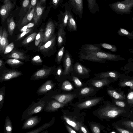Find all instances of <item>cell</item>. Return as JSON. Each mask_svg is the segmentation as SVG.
<instances>
[{
    "label": "cell",
    "instance_id": "obj_1",
    "mask_svg": "<svg viewBox=\"0 0 133 133\" xmlns=\"http://www.w3.org/2000/svg\"><path fill=\"white\" fill-rule=\"evenodd\" d=\"M130 113V111L113 103L107 104L99 111L100 116L102 118L108 119H115L120 116L127 118Z\"/></svg>",
    "mask_w": 133,
    "mask_h": 133
},
{
    "label": "cell",
    "instance_id": "obj_2",
    "mask_svg": "<svg viewBox=\"0 0 133 133\" xmlns=\"http://www.w3.org/2000/svg\"><path fill=\"white\" fill-rule=\"evenodd\" d=\"M80 60H84L99 63H105L107 60L116 61L119 59L118 56L103 51L88 52L78 53Z\"/></svg>",
    "mask_w": 133,
    "mask_h": 133
},
{
    "label": "cell",
    "instance_id": "obj_3",
    "mask_svg": "<svg viewBox=\"0 0 133 133\" xmlns=\"http://www.w3.org/2000/svg\"><path fill=\"white\" fill-rule=\"evenodd\" d=\"M109 6L116 13L122 15L128 14L132 12L133 0H124L109 4Z\"/></svg>",
    "mask_w": 133,
    "mask_h": 133
},
{
    "label": "cell",
    "instance_id": "obj_4",
    "mask_svg": "<svg viewBox=\"0 0 133 133\" xmlns=\"http://www.w3.org/2000/svg\"><path fill=\"white\" fill-rule=\"evenodd\" d=\"M45 102L40 100L37 102L32 101L31 104L23 112L21 121L25 120L32 115L40 112L44 108Z\"/></svg>",
    "mask_w": 133,
    "mask_h": 133
},
{
    "label": "cell",
    "instance_id": "obj_5",
    "mask_svg": "<svg viewBox=\"0 0 133 133\" xmlns=\"http://www.w3.org/2000/svg\"><path fill=\"white\" fill-rule=\"evenodd\" d=\"M62 61L64 68V74L65 76L70 75L74 70V61L69 51L66 50Z\"/></svg>",
    "mask_w": 133,
    "mask_h": 133
},
{
    "label": "cell",
    "instance_id": "obj_6",
    "mask_svg": "<svg viewBox=\"0 0 133 133\" xmlns=\"http://www.w3.org/2000/svg\"><path fill=\"white\" fill-rule=\"evenodd\" d=\"M68 3L73 12L81 19L83 14V0H68Z\"/></svg>",
    "mask_w": 133,
    "mask_h": 133
},
{
    "label": "cell",
    "instance_id": "obj_7",
    "mask_svg": "<svg viewBox=\"0 0 133 133\" xmlns=\"http://www.w3.org/2000/svg\"><path fill=\"white\" fill-rule=\"evenodd\" d=\"M55 26V24L53 21H50L48 22L44 30L40 45L46 43L54 35Z\"/></svg>",
    "mask_w": 133,
    "mask_h": 133
},
{
    "label": "cell",
    "instance_id": "obj_8",
    "mask_svg": "<svg viewBox=\"0 0 133 133\" xmlns=\"http://www.w3.org/2000/svg\"><path fill=\"white\" fill-rule=\"evenodd\" d=\"M55 66L52 68H43L38 70L31 76V80L35 81L46 78L54 70Z\"/></svg>",
    "mask_w": 133,
    "mask_h": 133
},
{
    "label": "cell",
    "instance_id": "obj_9",
    "mask_svg": "<svg viewBox=\"0 0 133 133\" xmlns=\"http://www.w3.org/2000/svg\"><path fill=\"white\" fill-rule=\"evenodd\" d=\"M22 75L20 71L15 70H7L4 71L1 75L0 83L10 80Z\"/></svg>",
    "mask_w": 133,
    "mask_h": 133
},
{
    "label": "cell",
    "instance_id": "obj_10",
    "mask_svg": "<svg viewBox=\"0 0 133 133\" xmlns=\"http://www.w3.org/2000/svg\"><path fill=\"white\" fill-rule=\"evenodd\" d=\"M107 92L112 98L119 100H126V95L121 89L112 87L108 89Z\"/></svg>",
    "mask_w": 133,
    "mask_h": 133
},
{
    "label": "cell",
    "instance_id": "obj_11",
    "mask_svg": "<svg viewBox=\"0 0 133 133\" xmlns=\"http://www.w3.org/2000/svg\"><path fill=\"white\" fill-rule=\"evenodd\" d=\"M63 6L64 7V12H63L62 11H60V14L59 15V19L60 22V24L63 25L64 29L65 30L67 26L69 11L71 8L67 2L63 5Z\"/></svg>",
    "mask_w": 133,
    "mask_h": 133
},
{
    "label": "cell",
    "instance_id": "obj_12",
    "mask_svg": "<svg viewBox=\"0 0 133 133\" xmlns=\"http://www.w3.org/2000/svg\"><path fill=\"white\" fill-rule=\"evenodd\" d=\"M41 118L37 116H32L25 120L22 128V130L30 129L37 125L40 122Z\"/></svg>",
    "mask_w": 133,
    "mask_h": 133
},
{
    "label": "cell",
    "instance_id": "obj_13",
    "mask_svg": "<svg viewBox=\"0 0 133 133\" xmlns=\"http://www.w3.org/2000/svg\"><path fill=\"white\" fill-rule=\"evenodd\" d=\"M58 30L57 35V42L58 46L59 49L62 45H65L66 42V32L61 24L58 25Z\"/></svg>",
    "mask_w": 133,
    "mask_h": 133
},
{
    "label": "cell",
    "instance_id": "obj_14",
    "mask_svg": "<svg viewBox=\"0 0 133 133\" xmlns=\"http://www.w3.org/2000/svg\"><path fill=\"white\" fill-rule=\"evenodd\" d=\"M14 5L9 0L4 3L2 6L0 10V13L2 22H4L8 17Z\"/></svg>",
    "mask_w": 133,
    "mask_h": 133
},
{
    "label": "cell",
    "instance_id": "obj_15",
    "mask_svg": "<svg viewBox=\"0 0 133 133\" xmlns=\"http://www.w3.org/2000/svg\"><path fill=\"white\" fill-rule=\"evenodd\" d=\"M90 71V69L79 62L75 63L74 65V70L72 72L79 76L88 75Z\"/></svg>",
    "mask_w": 133,
    "mask_h": 133
},
{
    "label": "cell",
    "instance_id": "obj_16",
    "mask_svg": "<svg viewBox=\"0 0 133 133\" xmlns=\"http://www.w3.org/2000/svg\"><path fill=\"white\" fill-rule=\"evenodd\" d=\"M56 35L55 34L46 43L40 45L39 49L42 52H45L50 50H53L55 47Z\"/></svg>",
    "mask_w": 133,
    "mask_h": 133
},
{
    "label": "cell",
    "instance_id": "obj_17",
    "mask_svg": "<svg viewBox=\"0 0 133 133\" xmlns=\"http://www.w3.org/2000/svg\"><path fill=\"white\" fill-rule=\"evenodd\" d=\"M95 75L97 77L99 78H111L115 81H117L121 76L120 74L116 71L103 72Z\"/></svg>",
    "mask_w": 133,
    "mask_h": 133
},
{
    "label": "cell",
    "instance_id": "obj_18",
    "mask_svg": "<svg viewBox=\"0 0 133 133\" xmlns=\"http://www.w3.org/2000/svg\"><path fill=\"white\" fill-rule=\"evenodd\" d=\"M54 85L52 81L50 80H47L38 88L37 93L40 95L44 94L52 89Z\"/></svg>",
    "mask_w": 133,
    "mask_h": 133
},
{
    "label": "cell",
    "instance_id": "obj_19",
    "mask_svg": "<svg viewBox=\"0 0 133 133\" xmlns=\"http://www.w3.org/2000/svg\"><path fill=\"white\" fill-rule=\"evenodd\" d=\"M64 104L57 101L52 100L47 103L44 110L48 112H54L63 107Z\"/></svg>",
    "mask_w": 133,
    "mask_h": 133
},
{
    "label": "cell",
    "instance_id": "obj_20",
    "mask_svg": "<svg viewBox=\"0 0 133 133\" xmlns=\"http://www.w3.org/2000/svg\"><path fill=\"white\" fill-rule=\"evenodd\" d=\"M122 117L121 119L116 122L118 126L133 131V120Z\"/></svg>",
    "mask_w": 133,
    "mask_h": 133
},
{
    "label": "cell",
    "instance_id": "obj_21",
    "mask_svg": "<svg viewBox=\"0 0 133 133\" xmlns=\"http://www.w3.org/2000/svg\"><path fill=\"white\" fill-rule=\"evenodd\" d=\"M72 9L69 11L68 19L67 24V30L69 32L75 31L77 30V25L74 16L71 12Z\"/></svg>",
    "mask_w": 133,
    "mask_h": 133
},
{
    "label": "cell",
    "instance_id": "obj_22",
    "mask_svg": "<svg viewBox=\"0 0 133 133\" xmlns=\"http://www.w3.org/2000/svg\"><path fill=\"white\" fill-rule=\"evenodd\" d=\"M81 52H88L102 51L100 47L95 44H85L83 45L80 49Z\"/></svg>",
    "mask_w": 133,
    "mask_h": 133
},
{
    "label": "cell",
    "instance_id": "obj_23",
    "mask_svg": "<svg viewBox=\"0 0 133 133\" xmlns=\"http://www.w3.org/2000/svg\"><path fill=\"white\" fill-rule=\"evenodd\" d=\"M74 96V95L70 94H62L53 96L52 98L59 102L65 104L71 100Z\"/></svg>",
    "mask_w": 133,
    "mask_h": 133
},
{
    "label": "cell",
    "instance_id": "obj_24",
    "mask_svg": "<svg viewBox=\"0 0 133 133\" xmlns=\"http://www.w3.org/2000/svg\"><path fill=\"white\" fill-rule=\"evenodd\" d=\"M41 4L40 2H38L35 7L33 18L35 24L37 23L39 21L44 9V7L41 6Z\"/></svg>",
    "mask_w": 133,
    "mask_h": 133
},
{
    "label": "cell",
    "instance_id": "obj_25",
    "mask_svg": "<svg viewBox=\"0 0 133 133\" xmlns=\"http://www.w3.org/2000/svg\"><path fill=\"white\" fill-rule=\"evenodd\" d=\"M101 100L100 98L90 99L79 104L78 105L77 107L80 108H87L95 105L99 103Z\"/></svg>",
    "mask_w": 133,
    "mask_h": 133
},
{
    "label": "cell",
    "instance_id": "obj_26",
    "mask_svg": "<svg viewBox=\"0 0 133 133\" xmlns=\"http://www.w3.org/2000/svg\"><path fill=\"white\" fill-rule=\"evenodd\" d=\"M108 78H102V79L99 80H92V84L96 87L100 88L109 84L113 81H115L113 79L110 80Z\"/></svg>",
    "mask_w": 133,
    "mask_h": 133
},
{
    "label": "cell",
    "instance_id": "obj_27",
    "mask_svg": "<svg viewBox=\"0 0 133 133\" xmlns=\"http://www.w3.org/2000/svg\"><path fill=\"white\" fill-rule=\"evenodd\" d=\"M54 117L49 122L45 123L43 125L33 130L26 132V133H38L50 127L54 123Z\"/></svg>",
    "mask_w": 133,
    "mask_h": 133
},
{
    "label": "cell",
    "instance_id": "obj_28",
    "mask_svg": "<svg viewBox=\"0 0 133 133\" xmlns=\"http://www.w3.org/2000/svg\"><path fill=\"white\" fill-rule=\"evenodd\" d=\"M35 7L32 8L30 11L28 12L21 21L20 24L21 26H24L30 21L33 18Z\"/></svg>",
    "mask_w": 133,
    "mask_h": 133
},
{
    "label": "cell",
    "instance_id": "obj_29",
    "mask_svg": "<svg viewBox=\"0 0 133 133\" xmlns=\"http://www.w3.org/2000/svg\"><path fill=\"white\" fill-rule=\"evenodd\" d=\"M8 34L5 28L3 30L2 37L1 40V43L0 44V51L1 53L4 52L5 49L9 44L8 39Z\"/></svg>",
    "mask_w": 133,
    "mask_h": 133
},
{
    "label": "cell",
    "instance_id": "obj_30",
    "mask_svg": "<svg viewBox=\"0 0 133 133\" xmlns=\"http://www.w3.org/2000/svg\"><path fill=\"white\" fill-rule=\"evenodd\" d=\"M88 8L90 12L94 14L99 10V6L97 3L96 0H87Z\"/></svg>",
    "mask_w": 133,
    "mask_h": 133
},
{
    "label": "cell",
    "instance_id": "obj_31",
    "mask_svg": "<svg viewBox=\"0 0 133 133\" xmlns=\"http://www.w3.org/2000/svg\"><path fill=\"white\" fill-rule=\"evenodd\" d=\"M112 100V103L115 105L124 108L130 112L131 109L128 105L126 100L117 99L113 98Z\"/></svg>",
    "mask_w": 133,
    "mask_h": 133
},
{
    "label": "cell",
    "instance_id": "obj_32",
    "mask_svg": "<svg viewBox=\"0 0 133 133\" xmlns=\"http://www.w3.org/2000/svg\"><path fill=\"white\" fill-rule=\"evenodd\" d=\"M7 23L9 34L10 36H11L13 34L16 26L13 17L8 18L7 19Z\"/></svg>",
    "mask_w": 133,
    "mask_h": 133
},
{
    "label": "cell",
    "instance_id": "obj_33",
    "mask_svg": "<svg viewBox=\"0 0 133 133\" xmlns=\"http://www.w3.org/2000/svg\"><path fill=\"white\" fill-rule=\"evenodd\" d=\"M8 57L14 59H25L26 58L24 54L20 52L16 51H13L9 55Z\"/></svg>",
    "mask_w": 133,
    "mask_h": 133
},
{
    "label": "cell",
    "instance_id": "obj_34",
    "mask_svg": "<svg viewBox=\"0 0 133 133\" xmlns=\"http://www.w3.org/2000/svg\"><path fill=\"white\" fill-rule=\"evenodd\" d=\"M12 126L11 121L9 116H7L5 119L4 126L5 133H11L12 130Z\"/></svg>",
    "mask_w": 133,
    "mask_h": 133
},
{
    "label": "cell",
    "instance_id": "obj_35",
    "mask_svg": "<svg viewBox=\"0 0 133 133\" xmlns=\"http://www.w3.org/2000/svg\"><path fill=\"white\" fill-rule=\"evenodd\" d=\"M118 85L121 87L128 86L130 89H133V79H124L120 81L118 83Z\"/></svg>",
    "mask_w": 133,
    "mask_h": 133
},
{
    "label": "cell",
    "instance_id": "obj_36",
    "mask_svg": "<svg viewBox=\"0 0 133 133\" xmlns=\"http://www.w3.org/2000/svg\"><path fill=\"white\" fill-rule=\"evenodd\" d=\"M65 46L64 45H62L58 50L56 59V62L58 64H60L62 61L63 58L64 54Z\"/></svg>",
    "mask_w": 133,
    "mask_h": 133
},
{
    "label": "cell",
    "instance_id": "obj_37",
    "mask_svg": "<svg viewBox=\"0 0 133 133\" xmlns=\"http://www.w3.org/2000/svg\"><path fill=\"white\" fill-rule=\"evenodd\" d=\"M126 100L128 104L131 109L133 108V89H130L126 95Z\"/></svg>",
    "mask_w": 133,
    "mask_h": 133
},
{
    "label": "cell",
    "instance_id": "obj_38",
    "mask_svg": "<svg viewBox=\"0 0 133 133\" xmlns=\"http://www.w3.org/2000/svg\"><path fill=\"white\" fill-rule=\"evenodd\" d=\"M64 119L68 124L72 127L75 130L78 131L79 130L78 123H76L73 119L66 117L64 116Z\"/></svg>",
    "mask_w": 133,
    "mask_h": 133
},
{
    "label": "cell",
    "instance_id": "obj_39",
    "mask_svg": "<svg viewBox=\"0 0 133 133\" xmlns=\"http://www.w3.org/2000/svg\"><path fill=\"white\" fill-rule=\"evenodd\" d=\"M112 125L117 132L120 133H133V131L118 126L115 122L113 123Z\"/></svg>",
    "mask_w": 133,
    "mask_h": 133
},
{
    "label": "cell",
    "instance_id": "obj_40",
    "mask_svg": "<svg viewBox=\"0 0 133 133\" xmlns=\"http://www.w3.org/2000/svg\"><path fill=\"white\" fill-rule=\"evenodd\" d=\"M99 47L110 50L112 51L115 52L117 51L116 47L114 45L109 44L107 43H103L99 44H95Z\"/></svg>",
    "mask_w": 133,
    "mask_h": 133
},
{
    "label": "cell",
    "instance_id": "obj_41",
    "mask_svg": "<svg viewBox=\"0 0 133 133\" xmlns=\"http://www.w3.org/2000/svg\"><path fill=\"white\" fill-rule=\"evenodd\" d=\"M44 30L43 29H41L38 33L37 34L35 37V45L36 46H38L41 43Z\"/></svg>",
    "mask_w": 133,
    "mask_h": 133
},
{
    "label": "cell",
    "instance_id": "obj_42",
    "mask_svg": "<svg viewBox=\"0 0 133 133\" xmlns=\"http://www.w3.org/2000/svg\"><path fill=\"white\" fill-rule=\"evenodd\" d=\"M5 88V84L0 89V110L2 108L4 104Z\"/></svg>",
    "mask_w": 133,
    "mask_h": 133
},
{
    "label": "cell",
    "instance_id": "obj_43",
    "mask_svg": "<svg viewBox=\"0 0 133 133\" xmlns=\"http://www.w3.org/2000/svg\"><path fill=\"white\" fill-rule=\"evenodd\" d=\"M118 33L121 36L127 37L128 38L133 37V34L125 29L120 28L118 30Z\"/></svg>",
    "mask_w": 133,
    "mask_h": 133
},
{
    "label": "cell",
    "instance_id": "obj_44",
    "mask_svg": "<svg viewBox=\"0 0 133 133\" xmlns=\"http://www.w3.org/2000/svg\"><path fill=\"white\" fill-rule=\"evenodd\" d=\"M36 32H34L26 37L22 41V44L26 45L34 40L37 35Z\"/></svg>",
    "mask_w": 133,
    "mask_h": 133
},
{
    "label": "cell",
    "instance_id": "obj_45",
    "mask_svg": "<svg viewBox=\"0 0 133 133\" xmlns=\"http://www.w3.org/2000/svg\"><path fill=\"white\" fill-rule=\"evenodd\" d=\"M6 62L8 64L13 66L23 64L24 63L18 59L14 58L8 59L6 61Z\"/></svg>",
    "mask_w": 133,
    "mask_h": 133
},
{
    "label": "cell",
    "instance_id": "obj_46",
    "mask_svg": "<svg viewBox=\"0 0 133 133\" xmlns=\"http://www.w3.org/2000/svg\"><path fill=\"white\" fill-rule=\"evenodd\" d=\"M62 88L64 90L69 91L72 89L73 87L72 85L69 81H66L63 83Z\"/></svg>",
    "mask_w": 133,
    "mask_h": 133
},
{
    "label": "cell",
    "instance_id": "obj_47",
    "mask_svg": "<svg viewBox=\"0 0 133 133\" xmlns=\"http://www.w3.org/2000/svg\"><path fill=\"white\" fill-rule=\"evenodd\" d=\"M14 47V45L13 42H11L9 44H8L5 47L4 51V54H6L9 53L11 52Z\"/></svg>",
    "mask_w": 133,
    "mask_h": 133
},
{
    "label": "cell",
    "instance_id": "obj_48",
    "mask_svg": "<svg viewBox=\"0 0 133 133\" xmlns=\"http://www.w3.org/2000/svg\"><path fill=\"white\" fill-rule=\"evenodd\" d=\"M71 74L72 75V79L75 84L78 86H81L82 85V83L79 78L76 76H74L72 72Z\"/></svg>",
    "mask_w": 133,
    "mask_h": 133
},
{
    "label": "cell",
    "instance_id": "obj_49",
    "mask_svg": "<svg viewBox=\"0 0 133 133\" xmlns=\"http://www.w3.org/2000/svg\"><path fill=\"white\" fill-rule=\"evenodd\" d=\"M34 23H30L28 24L27 25L24 26L20 29V31L21 32H24L28 29L34 26Z\"/></svg>",
    "mask_w": 133,
    "mask_h": 133
},
{
    "label": "cell",
    "instance_id": "obj_50",
    "mask_svg": "<svg viewBox=\"0 0 133 133\" xmlns=\"http://www.w3.org/2000/svg\"><path fill=\"white\" fill-rule=\"evenodd\" d=\"M32 30V29L30 28L28 29L25 31L22 32L20 34L18 37L17 38V40H19L21 39L24 36L29 33Z\"/></svg>",
    "mask_w": 133,
    "mask_h": 133
},
{
    "label": "cell",
    "instance_id": "obj_51",
    "mask_svg": "<svg viewBox=\"0 0 133 133\" xmlns=\"http://www.w3.org/2000/svg\"><path fill=\"white\" fill-rule=\"evenodd\" d=\"M32 61L34 62L37 63H41L42 62V60L39 55H37L34 57L32 58Z\"/></svg>",
    "mask_w": 133,
    "mask_h": 133
},
{
    "label": "cell",
    "instance_id": "obj_52",
    "mask_svg": "<svg viewBox=\"0 0 133 133\" xmlns=\"http://www.w3.org/2000/svg\"><path fill=\"white\" fill-rule=\"evenodd\" d=\"M90 90V89L89 88L86 87L82 89L80 93L82 95L86 94L89 92Z\"/></svg>",
    "mask_w": 133,
    "mask_h": 133
},
{
    "label": "cell",
    "instance_id": "obj_53",
    "mask_svg": "<svg viewBox=\"0 0 133 133\" xmlns=\"http://www.w3.org/2000/svg\"><path fill=\"white\" fill-rule=\"evenodd\" d=\"M62 0H52V3L55 7H57L61 3Z\"/></svg>",
    "mask_w": 133,
    "mask_h": 133
},
{
    "label": "cell",
    "instance_id": "obj_54",
    "mask_svg": "<svg viewBox=\"0 0 133 133\" xmlns=\"http://www.w3.org/2000/svg\"><path fill=\"white\" fill-rule=\"evenodd\" d=\"M37 1V0H31L28 12L30 11L32 8L35 7V6L36 4Z\"/></svg>",
    "mask_w": 133,
    "mask_h": 133
},
{
    "label": "cell",
    "instance_id": "obj_55",
    "mask_svg": "<svg viewBox=\"0 0 133 133\" xmlns=\"http://www.w3.org/2000/svg\"><path fill=\"white\" fill-rule=\"evenodd\" d=\"M92 129L93 132L95 133H99L100 132V130L98 127L94 125L93 126L92 128Z\"/></svg>",
    "mask_w": 133,
    "mask_h": 133
},
{
    "label": "cell",
    "instance_id": "obj_56",
    "mask_svg": "<svg viewBox=\"0 0 133 133\" xmlns=\"http://www.w3.org/2000/svg\"><path fill=\"white\" fill-rule=\"evenodd\" d=\"M78 125L81 130L84 133H88L85 128L81 125L79 123H78Z\"/></svg>",
    "mask_w": 133,
    "mask_h": 133
},
{
    "label": "cell",
    "instance_id": "obj_57",
    "mask_svg": "<svg viewBox=\"0 0 133 133\" xmlns=\"http://www.w3.org/2000/svg\"><path fill=\"white\" fill-rule=\"evenodd\" d=\"M29 0H24L22 3V6L24 8H26L29 3Z\"/></svg>",
    "mask_w": 133,
    "mask_h": 133
},
{
    "label": "cell",
    "instance_id": "obj_58",
    "mask_svg": "<svg viewBox=\"0 0 133 133\" xmlns=\"http://www.w3.org/2000/svg\"><path fill=\"white\" fill-rule=\"evenodd\" d=\"M67 129L69 132L70 133H77L76 131L68 126H66Z\"/></svg>",
    "mask_w": 133,
    "mask_h": 133
},
{
    "label": "cell",
    "instance_id": "obj_59",
    "mask_svg": "<svg viewBox=\"0 0 133 133\" xmlns=\"http://www.w3.org/2000/svg\"><path fill=\"white\" fill-rule=\"evenodd\" d=\"M3 62L1 59H0V68L1 69L3 64Z\"/></svg>",
    "mask_w": 133,
    "mask_h": 133
},
{
    "label": "cell",
    "instance_id": "obj_60",
    "mask_svg": "<svg viewBox=\"0 0 133 133\" xmlns=\"http://www.w3.org/2000/svg\"><path fill=\"white\" fill-rule=\"evenodd\" d=\"M41 3H44L46 0H39Z\"/></svg>",
    "mask_w": 133,
    "mask_h": 133
},
{
    "label": "cell",
    "instance_id": "obj_61",
    "mask_svg": "<svg viewBox=\"0 0 133 133\" xmlns=\"http://www.w3.org/2000/svg\"><path fill=\"white\" fill-rule=\"evenodd\" d=\"M41 133H47L48 132V131L47 130H46V131H43V132H41Z\"/></svg>",
    "mask_w": 133,
    "mask_h": 133
},
{
    "label": "cell",
    "instance_id": "obj_62",
    "mask_svg": "<svg viewBox=\"0 0 133 133\" xmlns=\"http://www.w3.org/2000/svg\"><path fill=\"white\" fill-rule=\"evenodd\" d=\"M9 0H3L4 1V3H5L6 2H7V1H8Z\"/></svg>",
    "mask_w": 133,
    "mask_h": 133
},
{
    "label": "cell",
    "instance_id": "obj_63",
    "mask_svg": "<svg viewBox=\"0 0 133 133\" xmlns=\"http://www.w3.org/2000/svg\"><path fill=\"white\" fill-rule=\"evenodd\" d=\"M117 132H115V131H112L111 132H110V133H116Z\"/></svg>",
    "mask_w": 133,
    "mask_h": 133
}]
</instances>
